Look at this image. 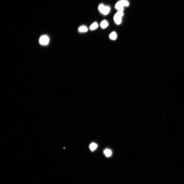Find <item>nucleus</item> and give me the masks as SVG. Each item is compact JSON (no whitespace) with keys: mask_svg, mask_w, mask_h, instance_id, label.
Wrapping results in <instances>:
<instances>
[{"mask_svg":"<svg viewBox=\"0 0 184 184\" xmlns=\"http://www.w3.org/2000/svg\"><path fill=\"white\" fill-rule=\"evenodd\" d=\"M123 12L118 11L114 17V20L115 23L117 25H119L121 23L122 18L123 15Z\"/></svg>","mask_w":184,"mask_h":184,"instance_id":"nucleus-1","label":"nucleus"},{"mask_svg":"<svg viewBox=\"0 0 184 184\" xmlns=\"http://www.w3.org/2000/svg\"><path fill=\"white\" fill-rule=\"evenodd\" d=\"M98 9L101 14L104 15L108 14L110 11V8L109 6H105L103 4L99 5Z\"/></svg>","mask_w":184,"mask_h":184,"instance_id":"nucleus-2","label":"nucleus"},{"mask_svg":"<svg viewBox=\"0 0 184 184\" xmlns=\"http://www.w3.org/2000/svg\"><path fill=\"white\" fill-rule=\"evenodd\" d=\"M49 39L48 36L44 35L41 36L39 39V42L41 45H46L49 43Z\"/></svg>","mask_w":184,"mask_h":184,"instance_id":"nucleus-3","label":"nucleus"},{"mask_svg":"<svg viewBox=\"0 0 184 184\" xmlns=\"http://www.w3.org/2000/svg\"><path fill=\"white\" fill-rule=\"evenodd\" d=\"M117 3L123 7H128L129 5V3L127 0H121Z\"/></svg>","mask_w":184,"mask_h":184,"instance_id":"nucleus-4","label":"nucleus"},{"mask_svg":"<svg viewBox=\"0 0 184 184\" xmlns=\"http://www.w3.org/2000/svg\"><path fill=\"white\" fill-rule=\"evenodd\" d=\"M103 153L104 155L107 157H110L112 156V150L108 148L105 149L103 151Z\"/></svg>","mask_w":184,"mask_h":184,"instance_id":"nucleus-5","label":"nucleus"},{"mask_svg":"<svg viewBox=\"0 0 184 184\" xmlns=\"http://www.w3.org/2000/svg\"><path fill=\"white\" fill-rule=\"evenodd\" d=\"M98 147V145L94 142H92L90 144L89 148L90 150L92 152L96 150Z\"/></svg>","mask_w":184,"mask_h":184,"instance_id":"nucleus-6","label":"nucleus"},{"mask_svg":"<svg viewBox=\"0 0 184 184\" xmlns=\"http://www.w3.org/2000/svg\"><path fill=\"white\" fill-rule=\"evenodd\" d=\"M88 30V28L84 25H82L79 27L78 31L79 32L85 33Z\"/></svg>","mask_w":184,"mask_h":184,"instance_id":"nucleus-7","label":"nucleus"},{"mask_svg":"<svg viewBox=\"0 0 184 184\" xmlns=\"http://www.w3.org/2000/svg\"><path fill=\"white\" fill-rule=\"evenodd\" d=\"M109 24V23L107 21L104 20L101 22L100 25L101 28L102 29H105L108 26Z\"/></svg>","mask_w":184,"mask_h":184,"instance_id":"nucleus-8","label":"nucleus"},{"mask_svg":"<svg viewBox=\"0 0 184 184\" xmlns=\"http://www.w3.org/2000/svg\"><path fill=\"white\" fill-rule=\"evenodd\" d=\"M117 37V35L115 31H113L109 35L110 39L112 40H116Z\"/></svg>","mask_w":184,"mask_h":184,"instance_id":"nucleus-9","label":"nucleus"},{"mask_svg":"<svg viewBox=\"0 0 184 184\" xmlns=\"http://www.w3.org/2000/svg\"><path fill=\"white\" fill-rule=\"evenodd\" d=\"M98 27V24L96 22H95L92 24L90 27V29L91 31L96 30Z\"/></svg>","mask_w":184,"mask_h":184,"instance_id":"nucleus-10","label":"nucleus"}]
</instances>
